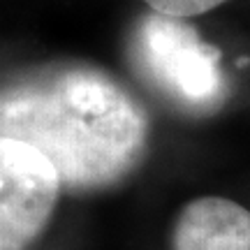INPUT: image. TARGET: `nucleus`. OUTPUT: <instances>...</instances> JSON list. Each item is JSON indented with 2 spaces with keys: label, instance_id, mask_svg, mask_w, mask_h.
Masks as SVG:
<instances>
[{
  "label": "nucleus",
  "instance_id": "obj_1",
  "mask_svg": "<svg viewBox=\"0 0 250 250\" xmlns=\"http://www.w3.org/2000/svg\"><path fill=\"white\" fill-rule=\"evenodd\" d=\"M0 137L40 151L67 190H102L142 165L148 116L95 65H49L0 86Z\"/></svg>",
  "mask_w": 250,
  "mask_h": 250
},
{
  "label": "nucleus",
  "instance_id": "obj_2",
  "mask_svg": "<svg viewBox=\"0 0 250 250\" xmlns=\"http://www.w3.org/2000/svg\"><path fill=\"white\" fill-rule=\"evenodd\" d=\"M132 62L142 79L176 109L206 116L227 100L220 51L181 17L151 12L132 35Z\"/></svg>",
  "mask_w": 250,
  "mask_h": 250
},
{
  "label": "nucleus",
  "instance_id": "obj_3",
  "mask_svg": "<svg viewBox=\"0 0 250 250\" xmlns=\"http://www.w3.org/2000/svg\"><path fill=\"white\" fill-rule=\"evenodd\" d=\"M61 188L42 153L26 142L0 137V250H26L44 232Z\"/></svg>",
  "mask_w": 250,
  "mask_h": 250
},
{
  "label": "nucleus",
  "instance_id": "obj_4",
  "mask_svg": "<svg viewBox=\"0 0 250 250\" xmlns=\"http://www.w3.org/2000/svg\"><path fill=\"white\" fill-rule=\"evenodd\" d=\"M174 250H250V211L227 197H197L181 208Z\"/></svg>",
  "mask_w": 250,
  "mask_h": 250
},
{
  "label": "nucleus",
  "instance_id": "obj_5",
  "mask_svg": "<svg viewBox=\"0 0 250 250\" xmlns=\"http://www.w3.org/2000/svg\"><path fill=\"white\" fill-rule=\"evenodd\" d=\"M142 2L148 5L151 12H158V14L190 19V17H199V14H206L211 9L220 7L227 0H142Z\"/></svg>",
  "mask_w": 250,
  "mask_h": 250
}]
</instances>
